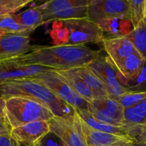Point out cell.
Listing matches in <instances>:
<instances>
[{
  "mask_svg": "<svg viewBox=\"0 0 146 146\" xmlns=\"http://www.w3.org/2000/svg\"><path fill=\"white\" fill-rule=\"evenodd\" d=\"M100 56L85 45L31 46L30 51L18 56L22 62L55 71H65L87 66Z\"/></svg>",
  "mask_w": 146,
  "mask_h": 146,
  "instance_id": "obj_1",
  "label": "cell"
},
{
  "mask_svg": "<svg viewBox=\"0 0 146 146\" xmlns=\"http://www.w3.org/2000/svg\"><path fill=\"white\" fill-rule=\"evenodd\" d=\"M0 96L25 97L42 104L57 118L74 121L77 111L60 99L48 87L33 78L9 81L0 85Z\"/></svg>",
  "mask_w": 146,
  "mask_h": 146,
  "instance_id": "obj_2",
  "label": "cell"
},
{
  "mask_svg": "<svg viewBox=\"0 0 146 146\" xmlns=\"http://www.w3.org/2000/svg\"><path fill=\"white\" fill-rule=\"evenodd\" d=\"M54 117L50 110L31 98L11 97L6 100V118L11 128L34 121H49Z\"/></svg>",
  "mask_w": 146,
  "mask_h": 146,
  "instance_id": "obj_3",
  "label": "cell"
},
{
  "mask_svg": "<svg viewBox=\"0 0 146 146\" xmlns=\"http://www.w3.org/2000/svg\"><path fill=\"white\" fill-rule=\"evenodd\" d=\"M38 7L42 13L44 24L88 18V0H51Z\"/></svg>",
  "mask_w": 146,
  "mask_h": 146,
  "instance_id": "obj_4",
  "label": "cell"
},
{
  "mask_svg": "<svg viewBox=\"0 0 146 146\" xmlns=\"http://www.w3.org/2000/svg\"><path fill=\"white\" fill-rule=\"evenodd\" d=\"M33 78L44 84L60 99L76 111L88 110L89 103L76 94L54 70L47 69Z\"/></svg>",
  "mask_w": 146,
  "mask_h": 146,
  "instance_id": "obj_5",
  "label": "cell"
},
{
  "mask_svg": "<svg viewBox=\"0 0 146 146\" xmlns=\"http://www.w3.org/2000/svg\"><path fill=\"white\" fill-rule=\"evenodd\" d=\"M68 29L66 45H85L88 43H101L105 36L98 24L88 18L74 19L61 21Z\"/></svg>",
  "mask_w": 146,
  "mask_h": 146,
  "instance_id": "obj_6",
  "label": "cell"
},
{
  "mask_svg": "<svg viewBox=\"0 0 146 146\" xmlns=\"http://www.w3.org/2000/svg\"><path fill=\"white\" fill-rule=\"evenodd\" d=\"M88 18L96 24L110 19L131 20L128 0H88Z\"/></svg>",
  "mask_w": 146,
  "mask_h": 146,
  "instance_id": "obj_7",
  "label": "cell"
},
{
  "mask_svg": "<svg viewBox=\"0 0 146 146\" xmlns=\"http://www.w3.org/2000/svg\"><path fill=\"white\" fill-rule=\"evenodd\" d=\"M88 111L101 122L115 126L123 125L125 109L115 98H95L88 104Z\"/></svg>",
  "mask_w": 146,
  "mask_h": 146,
  "instance_id": "obj_8",
  "label": "cell"
},
{
  "mask_svg": "<svg viewBox=\"0 0 146 146\" xmlns=\"http://www.w3.org/2000/svg\"><path fill=\"white\" fill-rule=\"evenodd\" d=\"M48 123L50 131L58 137L65 146H88L78 112L74 121L54 117Z\"/></svg>",
  "mask_w": 146,
  "mask_h": 146,
  "instance_id": "obj_9",
  "label": "cell"
},
{
  "mask_svg": "<svg viewBox=\"0 0 146 146\" xmlns=\"http://www.w3.org/2000/svg\"><path fill=\"white\" fill-rule=\"evenodd\" d=\"M88 66L104 82L111 97L117 98L125 93L130 92L118 80L116 71L108 56L100 55Z\"/></svg>",
  "mask_w": 146,
  "mask_h": 146,
  "instance_id": "obj_10",
  "label": "cell"
},
{
  "mask_svg": "<svg viewBox=\"0 0 146 146\" xmlns=\"http://www.w3.org/2000/svg\"><path fill=\"white\" fill-rule=\"evenodd\" d=\"M50 68L25 64L17 57L0 62V85L9 81L33 78Z\"/></svg>",
  "mask_w": 146,
  "mask_h": 146,
  "instance_id": "obj_11",
  "label": "cell"
},
{
  "mask_svg": "<svg viewBox=\"0 0 146 146\" xmlns=\"http://www.w3.org/2000/svg\"><path fill=\"white\" fill-rule=\"evenodd\" d=\"M30 34L8 33L0 37V61L26 54L31 48Z\"/></svg>",
  "mask_w": 146,
  "mask_h": 146,
  "instance_id": "obj_12",
  "label": "cell"
},
{
  "mask_svg": "<svg viewBox=\"0 0 146 146\" xmlns=\"http://www.w3.org/2000/svg\"><path fill=\"white\" fill-rule=\"evenodd\" d=\"M101 44L115 68H118L125 58L135 51L131 41L125 35L104 37Z\"/></svg>",
  "mask_w": 146,
  "mask_h": 146,
  "instance_id": "obj_13",
  "label": "cell"
},
{
  "mask_svg": "<svg viewBox=\"0 0 146 146\" xmlns=\"http://www.w3.org/2000/svg\"><path fill=\"white\" fill-rule=\"evenodd\" d=\"M49 132L48 121H37L12 128L11 134L21 145L34 146Z\"/></svg>",
  "mask_w": 146,
  "mask_h": 146,
  "instance_id": "obj_14",
  "label": "cell"
},
{
  "mask_svg": "<svg viewBox=\"0 0 146 146\" xmlns=\"http://www.w3.org/2000/svg\"><path fill=\"white\" fill-rule=\"evenodd\" d=\"M80 121L88 146H121L134 141L126 135H116L94 129L86 123L81 117Z\"/></svg>",
  "mask_w": 146,
  "mask_h": 146,
  "instance_id": "obj_15",
  "label": "cell"
},
{
  "mask_svg": "<svg viewBox=\"0 0 146 146\" xmlns=\"http://www.w3.org/2000/svg\"><path fill=\"white\" fill-rule=\"evenodd\" d=\"M146 122V98L136 105L125 109L123 128L127 135L133 140L140 134Z\"/></svg>",
  "mask_w": 146,
  "mask_h": 146,
  "instance_id": "obj_16",
  "label": "cell"
},
{
  "mask_svg": "<svg viewBox=\"0 0 146 146\" xmlns=\"http://www.w3.org/2000/svg\"><path fill=\"white\" fill-rule=\"evenodd\" d=\"M145 61L136 51L128 56L121 65L115 68L120 82L126 87V85L133 81L141 73L145 64Z\"/></svg>",
  "mask_w": 146,
  "mask_h": 146,
  "instance_id": "obj_17",
  "label": "cell"
},
{
  "mask_svg": "<svg viewBox=\"0 0 146 146\" xmlns=\"http://www.w3.org/2000/svg\"><path fill=\"white\" fill-rule=\"evenodd\" d=\"M55 71V70H54ZM57 74L73 88L74 91L87 102L90 103L95 99L94 93L87 86L81 76L78 74L76 68L65 71H56Z\"/></svg>",
  "mask_w": 146,
  "mask_h": 146,
  "instance_id": "obj_18",
  "label": "cell"
},
{
  "mask_svg": "<svg viewBox=\"0 0 146 146\" xmlns=\"http://www.w3.org/2000/svg\"><path fill=\"white\" fill-rule=\"evenodd\" d=\"M76 70L78 74L94 93L95 98L110 96L105 84L96 75L95 73L89 68L88 65L77 68Z\"/></svg>",
  "mask_w": 146,
  "mask_h": 146,
  "instance_id": "obj_19",
  "label": "cell"
},
{
  "mask_svg": "<svg viewBox=\"0 0 146 146\" xmlns=\"http://www.w3.org/2000/svg\"><path fill=\"white\" fill-rule=\"evenodd\" d=\"M96 24L104 33L107 32L111 36H126L133 29L132 21L128 19H110L99 21Z\"/></svg>",
  "mask_w": 146,
  "mask_h": 146,
  "instance_id": "obj_20",
  "label": "cell"
},
{
  "mask_svg": "<svg viewBox=\"0 0 146 146\" xmlns=\"http://www.w3.org/2000/svg\"><path fill=\"white\" fill-rule=\"evenodd\" d=\"M14 15L17 21L31 32L44 24L42 13L38 6L31 7L19 14Z\"/></svg>",
  "mask_w": 146,
  "mask_h": 146,
  "instance_id": "obj_21",
  "label": "cell"
},
{
  "mask_svg": "<svg viewBox=\"0 0 146 146\" xmlns=\"http://www.w3.org/2000/svg\"><path fill=\"white\" fill-rule=\"evenodd\" d=\"M126 36L133 44L135 51L146 62V19L145 17Z\"/></svg>",
  "mask_w": 146,
  "mask_h": 146,
  "instance_id": "obj_22",
  "label": "cell"
},
{
  "mask_svg": "<svg viewBox=\"0 0 146 146\" xmlns=\"http://www.w3.org/2000/svg\"><path fill=\"white\" fill-rule=\"evenodd\" d=\"M81 117V119L88 124L91 128L97 130L99 131H104V132L109 133L116 134V135H126L128 136L125 133V129L123 127L115 126V125H111V124L101 122L98 121L96 118H94L89 112L88 110H80L77 111ZM129 137V136H128Z\"/></svg>",
  "mask_w": 146,
  "mask_h": 146,
  "instance_id": "obj_23",
  "label": "cell"
},
{
  "mask_svg": "<svg viewBox=\"0 0 146 146\" xmlns=\"http://www.w3.org/2000/svg\"><path fill=\"white\" fill-rule=\"evenodd\" d=\"M0 29L5 33H26L31 34V31L19 24L14 14H0Z\"/></svg>",
  "mask_w": 146,
  "mask_h": 146,
  "instance_id": "obj_24",
  "label": "cell"
},
{
  "mask_svg": "<svg viewBox=\"0 0 146 146\" xmlns=\"http://www.w3.org/2000/svg\"><path fill=\"white\" fill-rule=\"evenodd\" d=\"M50 36L54 45H66L68 40V31L61 21L53 22Z\"/></svg>",
  "mask_w": 146,
  "mask_h": 146,
  "instance_id": "obj_25",
  "label": "cell"
},
{
  "mask_svg": "<svg viewBox=\"0 0 146 146\" xmlns=\"http://www.w3.org/2000/svg\"><path fill=\"white\" fill-rule=\"evenodd\" d=\"M33 0H0V14H14Z\"/></svg>",
  "mask_w": 146,
  "mask_h": 146,
  "instance_id": "obj_26",
  "label": "cell"
},
{
  "mask_svg": "<svg viewBox=\"0 0 146 146\" xmlns=\"http://www.w3.org/2000/svg\"><path fill=\"white\" fill-rule=\"evenodd\" d=\"M131 21L133 27L144 18L145 0H128Z\"/></svg>",
  "mask_w": 146,
  "mask_h": 146,
  "instance_id": "obj_27",
  "label": "cell"
},
{
  "mask_svg": "<svg viewBox=\"0 0 146 146\" xmlns=\"http://www.w3.org/2000/svg\"><path fill=\"white\" fill-rule=\"evenodd\" d=\"M126 88L129 91H146V63L141 73L136 78L127 84Z\"/></svg>",
  "mask_w": 146,
  "mask_h": 146,
  "instance_id": "obj_28",
  "label": "cell"
},
{
  "mask_svg": "<svg viewBox=\"0 0 146 146\" xmlns=\"http://www.w3.org/2000/svg\"><path fill=\"white\" fill-rule=\"evenodd\" d=\"M34 146H65L62 141L55 134L50 131Z\"/></svg>",
  "mask_w": 146,
  "mask_h": 146,
  "instance_id": "obj_29",
  "label": "cell"
},
{
  "mask_svg": "<svg viewBox=\"0 0 146 146\" xmlns=\"http://www.w3.org/2000/svg\"><path fill=\"white\" fill-rule=\"evenodd\" d=\"M11 133L0 135V146H21Z\"/></svg>",
  "mask_w": 146,
  "mask_h": 146,
  "instance_id": "obj_30",
  "label": "cell"
},
{
  "mask_svg": "<svg viewBox=\"0 0 146 146\" xmlns=\"http://www.w3.org/2000/svg\"><path fill=\"white\" fill-rule=\"evenodd\" d=\"M11 129L12 128L10 126L6 117L0 118V135L11 133Z\"/></svg>",
  "mask_w": 146,
  "mask_h": 146,
  "instance_id": "obj_31",
  "label": "cell"
},
{
  "mask_svg": "<svg viewBox=\"0 0 146 146\" xmlns=\"http://www.w3.org/2000/svg\"><path fill=\"white\" fill-rule=\"evenodd\" d=\"M135 141L141 143H146V122L143 125L141 133Z\"/></svg>",
  "mask_w": 146,
  "mask_h": 146,
  "instance_id": "obj_32",
  "label": "cell"
},
{
  "mask_svg": "<svg viewBox=\"0 0 146 146\" xmlns=\"http://www.w3.org/2000/svg\"><path fill=\"white\" fill-rule=\"evenodd\" d=\"M6 117V99L0 96V118Z\"/></svg>",
  "mask_w": 146,
  "mask_h": 146,
  "instance_id": "obj_33",
  "label": "cell"
},
{
  "mask_svg": "<svg viewBox=\"0 0 146 146\" xmlns=\"http://www.w3.org/2000/svg\"><path fill=\"white\" fill-rule=\"evenodd\" d=\"M133 146H146V143L138 142V141H136L134 140L133 143Z\"/></svg>",
  "mask_w": 146,
  "mask_h": 146,
  "instance_id": "obj_34",
  "label": "cell"
},
{
  "mask_svg": "<svg viewBox=\"0 0 146 146\" xmlns=\"http://www.w3.org/2000/svg\"><path fill=\"white\" fill-rule=\"evenodd\" d=\"M49 1H51V0H34V1H37V2L39 3L38 5H41V4H44V3H46Z\"/></svg>",
  "mask_w": 146,
  "mask_h": 146,
  "instance_id": "obj_35",
  "label": "cell"
},
{
  "mask_svg": "<svg viewBox=\"0 0 146 146\" xmlns=\"http://www.w3.org/2000/svg\"><path fill=\"white\" fill-rule=\"evenodd\" d=\"M133 141H132V142L128 143H125V144H123V145H122L121 146H133Z\"/></svg>",
  "mask_w": 146,
  "mask_h": 146,
  "instance_id": "obj_36",
  "label": "cell"
},
{
  "mask_svg": "<svg viewBox=\"0 0 146 146\" xmlns=\"http://www.w3.org/2000/svg\"><path fill=\"white\" fill-rule=\"evenodd\" d=\"M5 34H7V33H5L4 31H3L2 30L0 29V37H1L2 36H4Z\"/></svg>",
  "mask_w": 146,
  "mask_h": 146,
  "instance_id": "obj_37",
  "label": "cell"
},
{
  "mask_svg": "<svg viewBox=\"0 0 146 146\" xmlns=\"http://www.w3.org/2000/svg\"><path fill=\"white\" fill-rule=\"evenodd\" d=\"M33 1H34V0H33Z\"/></svg>",
  "mask_w": 146,
  "mask_h": 146,
  "instance_id": "obj_38",
  "label": "cell"
},
{
  "mask_svg": "<svg viewBox=\"0 0 146 146\" xmlns=\"http://www.w3.org/2000/svg\"><path fill=\"white\" fill-rule=\"evenodd\" d=\"M1 61H0V62H1Z\"/></svg>",
  "mask_w": 146,
  "mask_h": 146,
  "instance_id": "obj_39",
  "label": "cell"
},
{
  "mask_svg": "<svg viewBox=\"0 0 146 146\" xmlns=\"http://www.w3.org/2000/svg\"><path fill=\"white\" fill-rule=\"evenodd\" d=\"M24 146H25V145H24Z\"/></svg>",
  "mask_w": 146,
  "mask_h": 146,
  "instance_id": "obj_40",
  "label": "cell"
}]
</instances>
